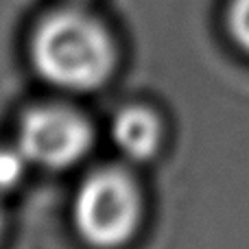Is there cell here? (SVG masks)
<instances>
[{
    "label": "cell",
    "mask_w": 249,
    "mask_h": 249,
    "mask_svg": "<svg viewBox=\"0 0 249 249\" xmlns=\"http://www.w3.org/2000/svg\"><path fill=\"white\" fill-rule=\"evenodd\" d=\"M31 61L51 86L90 92L109 79L116 51L103 22L81 9H61L37 24L31 39Z\"/></svg>",
    "instance_id": "cell-1"
},
{
    "label": "cell",
    "mask_w": 249,
    "mask_h": 249,
    "mask_svg": "<svg viewBox=\"0 0 249 249\" xmlns=\"http://www.w3.org/2000/svg\"><path fill=\"white\" fill-rule=\"evenodd\" d=\"M79 236L96 249L121 247L142 219V197L136 179L121 168H99L81 181L72 203Z\"/></svg>",
    "instance_id": "cell-2"
},
{
    "label": "cell",
    "mask_w": 249,
    "mask_h": 249,
    "mask_svg": "<svg viewBox=\"0 0 249 249\" xmlns=\"http://www.w3.org/2000/svg\"><path fill=\"white\" fill-rule=\"evenodd\" d=\"M92 144V129L83 116L61 105L29 109L18 129V149L31 164L66 168L79 162Z\"/></svg>",
    "instance_id": "cell-3"
},
{
    "label": "cell",
    "mask_w": 249,
    "mask_h": 249,
    "mask_svg": "<svg viewBox=\"0 0 249 249\" xmlns=\"http://www.w3.org/2000/svg\"><path fill=\"white\" fill-rule=\"evenodd\" d=\"M112 138L124 158L133 162H146L160 149L162 124L151 109L124 107L112 123Z\"/></svg>",
    "instance_id": "cell-4"
},
{
    "label": "cell",
    "mask_w": 249,
    "mask_h": 249,
    "mask_svg": "<svg viewBox=\"0 0 249 249\" xmlns=\"http://www.w3.org/2000/svg\"><path fill=\"white\" fill-rule=\"evenodd\" d=\"M29 160L18 149H0V193L16 188L26 173Z\"/></svg>",
    "instance_id": "cell-5"
},
{
    "label": "cell",
    "mask_w": 249,
    "mask_h": 249,
    "mask_svg": "<svg viewBox=\"0 0 249 249\" xmlns=\"http://www.w3.org/2000/svg\"><path fill=\"white\" fill-rule=\"evenodd\" d=\"M228 26L234 42L249 55V0H232L230 2Z\"/></svg>",
    "instance_id": "cell-6"
},
{
    "label": "cell",
    "mask_w": 249,
    "mask_h": 249,
    "mask_svg": "<svg viewBox=\"0 0 249 249\" xmlns=\"http://www.w3.org/2000/svg\"><path fill=\"white\" fill-rule=\"evenodd\" d=\"M0 232H2V216H0Z\"/></svg>",
    "instance_id": "cell-7"
}]
</instances>
